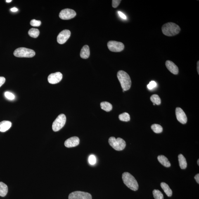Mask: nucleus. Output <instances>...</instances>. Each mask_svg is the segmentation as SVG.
Returning a JSON list of instances; mask_svg holds the SVG:
<instances>
[{
	"label": "nucleus",
	"mask_w": 199,
	"mask_h": 199,
	"mask_svg": "<svg viewBox=\"0 0 199 199\" xmlns=\"http://www.w3.org/2000/svg\"><path fill=\"white\" fill-rule=\"evenodd\" d=\"M162 30L164 35L170 37L177 35L180 32L181 29L176 24L169 22L162 26Z\"/></svg>",
	"instance_id": "f257e3e1"
},
{
	"label": "nucleus",
	"mask_w": 199,
	"mask_h": 199,
	"mask_svg": "<svg viewBox=\"0 0 199 199\" xmlns=\"http://www.w3.org/2000/svg\"><path fill=\"white\" fill-rule=\"evenodd\" d=\"M117 76L123 90L125 91L129 90L131 86V81L129 74L121 70L118 72Z\"/></svg>",
	"instance_id": "f03ea898"
},
{
	"label": "nucleus",
	"mask_w": 199,
	"mask_h": 199,
	"mask_svg": "<svg viewBox=\"0 0 199 199\" xmlns=\"http://www.w3.org/2000/svg\"><path fill=\"white\" fill-rule=\"evenodd\" d=\"M122 179L124 184L130 189L136 191L139 188L138 183L132 175L128 172H125L122 175Z\"/></svg>",
	"instance_id": "7ed1b4c3"
},
{
	"label": "nucleus",
	"mask_w": 199,
	"mask_h": 199,
	"mask_svg": "<svg viewBox=\"0 0 199 199\" xmlns=\"http://www.w3.org/2000/svg\"><path fill=\"white\" fill-rule=\"evenodd\" d=\"M108 142L112 148L117 151L124 149L126 145L125 141L120 138L116 139L115 137H111L108 139Z\"/></svg>",
	"instance_id": "20e7f679"
},
{
	"label": "nucleus",
	"mask_w": 199,
	"mask_h": 199,
	"mask_svg": "<svg viewBox=\"0 0 199 199\" xmlns=\"http://www.w3.org/2000/svg\"><path fill=\"white\" fill-rule=\"evenodd\" d=\"M18 57L32 58L35 56V51L26 48H19L15 50L13 53Z\"/></svg>",
	"instance_id": "39448f33"
},
{
	"label": "nucleus",
	"mask_w": 199,
	"mask_h": 199,
	"mask_svg": "<svg viewBox=\"0 0 199 199\" xmlns=\"http://www.w3.org/2000/svg\"><path fill=\"white\" fill-rule=\"evenodd\" d=\"M66 122V117L64 114H60L59 115L53 122L52 129L55 132L58 131L64 126Z\"/></svg>",
	"instance_id": "423d86ee"
},
{
	"label": "nucleus",
	"mask_w": 199,
	"mask_h": 199,
	"mask_svg": "<svg viewBox=\"0 0 199 199\" xmlns=\"http://www.w3.org/2000/svg\"><path fill=\"white\" fill-rule=\"evenodd\" d=\"M107 46L109 50L113 52H120L124 48V45L122 43L115 41H109Z\"/></svg>",
	"instance_id": "0eeeda50"
},
{
	"label": "nucleus",
	"mask_w": 199,
	"mask_h": 199,
	"mask_svg": "<svg viewBox=\"0 0 199 199\" xmlns=\"http://www.w3.org/2000/svg\"><path fill=\"white\" fill-rule=\"evenodd\" d=\"M69 199H92V196L90 194L86 192L76 191L69 195Z\"/></svg>",
	"instance_id": "6e6552de"
},
{
	"label": "nucleus",
	"mask_w": 199,
	"mask_h": 199,
	"mask_svg": "<svg viewBox=\"0 0 199 199\" xmlns=\"http://www.w3.org/2000/svg\"><path fill=\"white\" fill-rule=\"evenodd\" d=\"M76 15L77 13L74 10L70 9H65L60 12L59 17L61 19L67 20L74 18Z\"/></svg>",
	"instance_id": "1a4fd4ad"
},
{
	"label": "nucleus",
	"mask_w": 199,
	"mask_h": 199,
	"mask_svg": "<svg viewBox=\"0 0 199 199\" xmlns=\"http://www.w3.org/2000/svg\"><path fill=\"white\" fill-rule=\"evenodd\" d=\"M71 33L70 30H65L62 31L58 34L57 41L59 44H64L70 38V36Z\"/></svg>",
	"instance_id": "9d476101"
},
{
	"label": "nucleus",
	"mask_w": 199,
	"mask_h": 199,
	"mask_svg": "<svg viewBox=\"0 0 199 199\" xmlns=\"http://www.w3.org/2000/svg\"><path fill=\"white\" fill-rule=\"evenodd\" d=\"M176 115L177 120L181 124H186L187 118L184 112L180 107H177L176 109Z\"/></svg>",
	"instance_id": "9b49d317"
},
{
	"label": "nucleus",
	"mask_w": 199,
	"mask_h": 199,
	"mask_svg": "<svg viewBox=\"0 0 199 199\" xmlns=\"http://www.w3.org/2000/svg\"><path fill=\"white\" fill-rule=\"evenodd\" d=\"M62 78V75L60 72L51 74L48 76V80L50 84H55L60 82Z\"/></svg>",
	"instance_id": "f8f14e48"
},
{
	"label": "nucleus",
	"mask_w": 199,
	"mask_h": 199,
	"mask_svg": "<svg viewBox=\"0 0 199 199\" xmlns=\"http://www.w3.org/2000/svg\"><path fill=\"white\" fill-rule=\"evenodd\" d=\"M80 140L77 136H74L67 139L65 142L64 145L67 148H72L77 146L79 144Z\"/></svg>",
	"instance_id": "ddd939ff"
},
{
	"label": "nucleus",
	"mask_w": 199,
	"mask_h": 199,
	"mask_svg": "<svg viewBox=\"0 0 199 199\" xmlns=\"http://www.w3.org/2000/svg\"><path fill=\"white\" fill-rule=\"evenodd\" d=\"M166 65L167 69L174 75H177L179 73V68L177 66L170 60H167L166 62Z\"/></svg>",
	"instance_id": "4468645a"
},
{
	"label": "nucleus",
	"mask_w": 199,
	"mask_h": 199,
	"mask_svg": "<svg viewBox=\"0 0 199 199\" xmlns=\"http://www.w3.org/2000/svg\"><path fill=\"white\" fill-rule=\"evenodd\" d=\"M12 124L11 122L8 121L0 122V132H5L7 131L11 127Z\"/></svg>",
	"instance_id": "2eb2a0df"
},
{
	"label": "nucleus",
	"mask_w": 199,
	"mask_h": 199,
	"mask_svg": "<svg viewBox=\"0 0 199 199\" xmlns=\"http://www.w3.org/2000/svg\"><path fill=\"white\" fill-rule=\"evenodd\" d=\"M90 54V49L89 46L85 45L81 49L80 56L81 58L86 59L89 57Z\"/></svg>",
	"instance_id": "dca6fc26"
},
{
	"label": "nucleus",
	"mask_w": 199,
	"mask_h": 199,
	"mask_svg": "<svg viewBox=\"0 0 199 199\" xmlns=\"http://www.w3.org/2000/svg\"><path fill=\"white\" fill-rule=\"evenodd\" d=\"M157 159H158L159 162L164 166L166 167H170L171 164L170 162H169L167 157L164 156L159 155L157 157Z\"/></svg>",
	"instance_id": "f3484780"
},
{
	"label": "nucleus",
	"mask_w": 199,
	"mask_h": 199,
	"mask_svg": "<svg viewBox=\"0 0 199 199\" xmlns=\"http://www.w3.org/2000/svg\"><path fill=\"white\" fill-rule=\"evenodd\" d=\"M160 186L164 193L166 194L167 196L170 197L172 196V191L168 185L165 183L162 182L161 183Z\"/></svg>",
	"instance_id": "a211bd4d"
},
{
	"label": "nucleus",
	"mask_w": 199,
	"mask_h": 199,
	"mask_svg": "<svg viewBox=\"0 0 199 199\" xmlns=\"http://www.w3.org/2000/svg\"><path fill=\"white\" fill-rule=\"evenodd\" d=\"M178 159L179 165L181 168L182 169H186L187 167V163L186 158L182 154H180L178 156Z\"/></svg>",
	"instance_id": "6ab92c4d"
},
{
	"label": "nucleus",
	"mask_w": 199,
	"mask_h": 199,
	"mask_svg": "<svg viewBox=\"0 0 199 199\" xmlns=\"http://www.w3.org/2000/svg\"><path fill=\"white\" fill-rule=\"evenodd\" d=\"M8 187L5 183L0 182V196L4 197L7 194Z\"/></svg>",
	"instance_id": "aec40b11"
},
{
	"label": "nucleus",
	"mask_w": 199,
	"mask_h": 199,
	"mask_svg": "<svg viewBox=\"0 0 199 199\" xmlns=\"http://www.w3.org/2000/svg\"><path fill=\"white\" fill-rule=\"evenodd\" d=\"M100 106L102 110L107 112H110L112 110V106L111 104L107 101L102 102L100 103Z\"/></svg>",
	"instance_id": "412c9836"
},
{
	"label": "nucleus",
	"mask_w": 199,
	"mask_h": 199,
	"mask_svg": "<svg viewBox=\"0 0 199 199\" xmlns=\"http://www.w3.org/2000/svg\"><path fill=\"white\" fill-rule=\"evenodd\" d=\"M28 34L30 37L36 38L39 35V31L37 29L32 28L29 30Z\"/></svg>",
	"instance_id": "4be33fe9"
},
{
	"label": "nucleus",
	"mask_w": 199,
	"mask_h": 199,
	"mask_svg": "<svg viewBox=\"0 0 199 199\" xmlns=\"http://www.w3.org/2000/svg\"><path fill=\"white\" fill-rule=\"evenodd\" d=\"M151 101L153 102V103L157 105H160L161 103V100L160 98L158 95L155 94L151 96L150 98Z\"/></svg>",
	"instance_id": "5701e85b"
},
{
	"label": "nucleus",
	"mask_w": 199,
	"mask_h": 199,
	"mask_svg": "<svg viewBox=\"0 0 199 199\" xmlns=\"http://www.w3.org/2000/svg\"><path fill=\"white\" fill-rule=\"evenodd\" d=\"M119 118L120 121L123 122H129L130 119V117L129 113L124 112L119 115Z\"/></svg>",
	"instance_id": "b1692460"
},
{
	"label": "nucleus",
	"mask_w": 199,
	"mask_h": 199,
	"mask_svg": "<svg viewBox=\"0 0 199 199\" xmlns=\"http://www.w3.org/2000/svg\"><path fill=\"white\" fill-rule=\"evenodd\" d=\"M151 129L153 132L159 134L161 133L163 131V128L160 125L154 124L151 126Z\"/></svg>",
	"instance_id": "393cba45"
},
{
	"label": "nucleus",
	"mask_w": 199,
	"mask_h": 199,
	"mask_svg": "<svg viewBox=\"0 0 199 199\" xmlns=\"http://www.w3.org/2000/svg\"><path fill=\"white\" fill-rule=\"evenodd\" d=\"M153 194L155 199H164L163 195L162 192L157 190H154Z\"/></svg>",
	"instance_id": "a878e982"
},
{
	"label": "nucleus",
	"mask_w": 199,
	"mask_h": 199,
	"mask_svg": "<svg viewBox=\"0 0 199 199\" xmlns=\"http://www.w3.org/2000/svg\"><path fill=\"white\" fill-rule=\"evenodd\" d=\"M30 24L33 26L39 27L41 25V22L40 20L33 19L31 21Z\"/></svg>",
	"instance_id": "bb28decb"
},
{
	"label": "nucleus",
	"mask_w": 199,
	"mask_h": 199,
	"mask_svg": "<svg viewBox=\"0 0 199 199\" xmlns=\"http://www.w3.org/2000/svg\"><path fill=\"white\" fill-rule=\"evenodd\" d=\"M5 97L9 100H13L15 99V95L13 93L9 92V91H6V92H5Z\"/></svg>",
	"instance_id": "cd10ccee"
},
{
	"label": "nucleus",
	"mask_w": 199,
	"mask_h": 199,
	"mask_svg": "<svg viewBox=\"0 0 199 199\" xmlns=\"http://www.w3.org/2000/svg\"><path fill=\"white\" fill-rule=\"evenodd\" d=\"M89 163L91 164V165H94L96 162V157L93 155L90 156L89 158Z\"/></svg>",
	"instance_id": "c85d7f7f"
},
{
	"label": "nucleus",
	"mask_w": 199,
	"mask_h": 199,
	"mask_svg": "<svg viewBox=\"0 0 199 199\" xmlns=\"http://www.w3.org/2000/svg\"><path fill=\"white\" fill-rule=\"evenodd\" d=\"M156 86L157 83L154 81H152L147 85V87H148L149 89L152 90L156 87Z\"/></svg>",
	"instance_id": "c756f323"
},
{
	"label": "nucleus",
	"mask_w": 199,
	"mask_h": 199,
	"mask_svg": "<svg viewBox=\"0 0 199 199\" xmlns=\"http://www.w3.org/2000/svg\"><path fill=\"white\" fill-rule=\"evenodd\" d=\"M121 1H120V0H112V6L114 8H117L119 4H120Z\"/></svg>",
	"instance_id": "7c9ffc66"
},
{
	"label": "nucleus",
	"mask_w": 199,
	"mask_h": 199,
	"mask_svg": "<svg viewBox=\"0 0 199 199\" xmlns=\"http://www.w3.org/2000/svg\"><path fill=\"white\" fill-rule=\"evenodd\" d=\"M118 15H119V16L121 17V18H122L124 19H127V17H126L125 15H124L123 13H122V12L120 11L118 12Z\"/></svg>",
	"instance_id": "2f4dec72"
},
{
	"label": "nucleus",
	"mask_w": 199,
	"mask_h": 199,
	"mask_svg": "<svg viewBox=\"0 0 199 199\" xmlns=\"http://www.w3.org/2000/svg\"><path fill=\"white\" fill-rule=\"evenodd\" d=\"M6 79L4 77H0V87L4 84Z\"/></svg>",
	"instance_id": "473e14b6"
},
{
	"label": "nucleus",
	"mask_w": 199,
	"mask_h": 199,
	"mask_svg": "<svg viewBox=\"0 0 199 199\" xmlns=\"http://www.w3.org/2000/svg\"><path fill=\"white\" fill-rule=\"evenodd\" d=\"M194 179L195 180L197 181V182L199 184V174H197L194 177Z\"/></svg>",
	"instance_id": "72a5a7b5"
},
{
	"label": "nucleus",
	"mask_w": 199,
	"mask_h": 199,
	"mask_svg": "<svg viewBox=\"0 0 199 199\" xmlns=\"http://www.w3.org/2000/svg\"><path fill=\"white\" fill-rule=\"evenodd\" d=\"M10 10L13 12H16L18 11V9H17L16 8H11V9H10Z\"/></svg>",
	"instance_id": "f704fd0d"
},
{
	"label": "nucleus",
	"mask_w": 199,
	"mask_h": 199,
	"mask_svg": "<svg viewBox=\"0 0 199 199\" xmlns=\"http://www.w3.org/2000/svg\"><path fill=\"white\" fill-rule=\"evenodd\" d=\"M199 61H198L197 63V70L198 74H199Z\"/></svg>",
	"instance_id": "c9c22d12"
},
{
	"label": "nucleus",
	"mask_w": 199,
	"mask_h": 199,
	"mask_svg": "<svg viewBox=\"0 0 199 199\" xmlns=\"http://www.w3.org/2000/svg\"><path fill=\"white\" fill-rule=\"evenodd\" d=\"M12 1V0H7V1H6V2L8 3L11 2Z\"/></svg>",
	"instance_id": "e433bc0d"
},
{
	"label": "nucleus",
	"mask_w": 199,
	"mask_h": 199,
	"mask_svg": "<svg viewBox=\"0 0 199 199\" xmlns=\"http://www.w3.org/2000/svg\"><path fill=\"white\" fill-rule=\"evenodd\" d=\"M197 164H198V165L199 166V159H198V161H197Z\"/></svg>",
	"instance_id": "4c0bfd02"
}]
</instances>
